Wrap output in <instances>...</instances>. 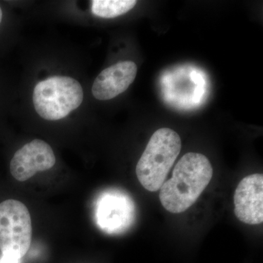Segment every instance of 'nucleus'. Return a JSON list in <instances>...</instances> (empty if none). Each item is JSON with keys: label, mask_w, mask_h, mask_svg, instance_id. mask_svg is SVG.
I'll use <instances>...</instances> for the list:
<instances>
[{"label": "nucleus", "mask_w": 263, "mask_h": 263, "mask_svg": "<svg viewBox=\"0 0 263 263\" xmlns=\"http://www.w3.org/2000/svg\"><path fill=\"white\" fill-rule=\"evenodd\" d=\"M213 177V167L202 154H186L175 166L173 177L161 186L162 206L172 214L186 212L197 201Z\"/></svg>", "instance_id": "nucleus-1"}, {"label": "nucleus", "mask_w": 263, "mask_h": 263, "mask_svg": "<svg viewBox=\"0 0 263 263\" xmlns=\"http://www.w3.org/2000/svg\"><path fill=\"white\" fill-rule=\"evenodd\" d=\"M181 149V140L170 128L157 129L136 166V175L142 186L149 192L160 190Z\"/></svg>", "instance_id": "nucleus-2"}, {"label": "nucleus", "mask_w": 263, "mask_h": 263, "mask_svg": "<svg viewBox=\"0 0 263 263\" xmlns=\"http://www.w3.org/2000/svg\"><path fill=\"white\" fill-rule=\"evenodd\" d=\"M84 100L80 83L68 76H53L40 81L33 91L34 109L46 120L57 121L79 108Z\"/></svg>", "instance_id": "nucleus-3"}, {"label": "nucleus", "mask_w": 263, "mask_h": 263, "mask_svg": "<svg viewBox=\"0 0 263 263\" xmlns=\"http://www.w3.org/2000/svg\"><path fill=\"white\" fill-rule=\"evenodd\" d=\"M32 228L30 213L27 206L16 200L0 203V250L22 260L32 243Z\"/></svg>", "instance_id": "nucleus-4"}, {"label": "nucleus", "mask_w": 263, "mask_h": 263, "mask_svg": "<svg viewBox=\"0 0 263 263\" xmlns=\"http://www.w3.org/2000/svg\"><path fill=\"white\" fill-rule=\"evenodd\" d=\"M95 217L98 226L105 233H121L133 223L134 203L125 193L117 190H108L99 197Z\"/></svg>", "instance_id": "nucleus-5"}, {"label": "nucleus", "mask_w": 263, "mask_h": 263, "mask_svg": "<svg viewBox=\"0 0 263 263\" xmlns=\"http://www.w3.org/2000/svg\"><path fill=\"white\" fill-rule=\"evenodd\" d=\"M56 163L53 151L46 142L34 139L15 152L10 164L12 176L18 181H25L37 172L52 168Z\"/></svg>", "instance_id": "nucleus-6"}, {"label": "nucleus", "mask_w": 263, "mask_h": 263, "mask_svg": "<svg viewBox=\"0 0 263 263\" xmlns=\"http://www.w3.org/2000/svg\"><path fill=\"white\" fill-rule=\"evenodd\" d=\"M235 214L245 224L254 226L263 221V175L243 178L234 194Z\"/></svg>", "instance_id": "nucleus-7"}, {"label": "nucleus", "mask_w": 263, "mask_h": 263, "mask_svg": "<svg viewBox=\"0 0 263 263\" xmlns=\"http://www.w3.org/2000/svg\"><path fill=\"white\" fill-rule=\"evenodd\" d=\"M138 67L132 61L119 62L99 74L93 84V96L97 100H111L122 94L136 79Z\"/></svg>", "instance_id": "nucleus-8"}, {"label": "nucleus", "mask_w": 263, "mask_h": 263, "mask_svg": "<svg viewBox=\"0 0 263 263\" xmlns=\"http://www.w3.org/2000/svg\"><path fill=\"white\" fill-rule=\"evenodd\" d=\"M137 4L136 0H94L91 13L103 18H114L125 14Z\"/></svg>", "instance_id": "nucleus-9"}, {"label": "nucleus", "mask_w": 263, "mask_h": 263, "mask_svg": "<svg viewBox=\"0 0 263 263\" xmlns=\"http://www.w3.org/2000/svg\"><path fill=\"white\" fill-rule=\"evenodd\" d=\"M21 262L22 260H19L12 256L2 254L1 257H0V263H21Z\"/></svg>", "instance_id": "nucleus-10"}, {"label": "nucleus", "mask_w": 263, "mask_h": 263, "mask_svg": "<svg viewBox=\"0 0 263 263\" xmlns=\"http://www.w3.org/2000/svg\"><path fill=\"white\" fill-rule=\"evenodd\" d=\"M2 19H3V11H2L1 8H0V24H1Z\"/></svg>", "instance_id": "nucleus-11"}]
</instances>
